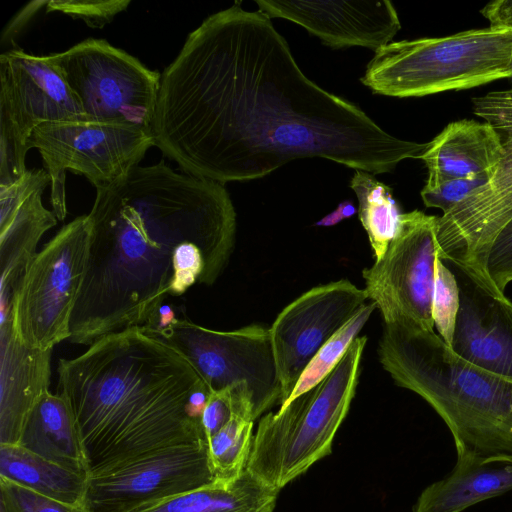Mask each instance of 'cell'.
<instances>
[{"mask_svg":"<svg viewBox=\"0 0 512 512\" xmlns=\"http://www.w3.org/2000/svg\"><path fill=\"white\" fill-rule=\"evenodd\" d=\"M151 130L185 173L223 184L312 157L376 175L428 147L310 80L271 19L239 3L208 16L161 73Z\"/></svg>","mask_w":512,"mask_h":512,"instance_id":"obj_1","label":"cell"},{"mask_svg":"<svg viewBox=\"0 0 512 512\" xmlns=\"http://www.w3.org/2000/svg\"><path fill=\"white\" fill-rule=\"evenodd\" d=\"M87 269L69 341L144 326L167 296L212 285L235 243L236 212L223 183L177 173L161 160L96 189Z\"/></svg>","mask_w":512,"mask_h":512,"instance_id":"obj_2","label":"cell"},{"mask_svg":"<svg viewBox=\"0 0 512 512\" xmlns=\"http://www.w3.org/2000/svg\"><path fill=\"white\" fill-rule=\"evenodd\" d=\"M57 393L68 402L89 476L148 453L204 441L211 391L191 363L145 326L106 335L58 361Z\"/></svg>","mask_w":512,"mask_h":512,"instance_id":"obj_3","label":"cell"},{"mask_svg":"<svg viewBox=\"0 0 512 512\" xmlns=\"http://www.w3.org/2000/svg\"><path fill=\"white\" fill-rule=\"evenodd\" d=\"M382 316L381 365L443 419L457 458L512 459V381L465 361L403 315Z\"/></svg>","mask_w":512,"mask_h":512,"instance_id":"obj_4","label":"cell"},{"mask_svg":"<svg viewBox=\"0 0 512 512\" xmlns=\"http://www.w3.org/2000/svg\"><path fill=\"white\" fill-rule=\"evenodd\" d=\"M367 338L357 337L318 385L260 419L246 469L280 491L328 456L358 384Z\"/></svg>","mask_w":512,"mask_h":512,"instance_id":"obj_5","label":"cell"},{"mask_svg":"<svg viewBox=\"0 0 512 512\" xmlns=\"http://www.w3.org/2000/svg\"><path fill=\"white\" fill-rule=\"evenodd\" d=\"M512 30L484 28L392 41L375 52L361 82L374 93L422 97L512 77Z\"/></svg>","mask_w":512,"mask_h":512,"instance_id":"obj_6","label":"cell"},{"mask_svg":"<svg viewBox=\"0 0 512 512\" xmlns=\"http://www.w3.org/2000/svg\"><path fill=\"white\" fill-rule=\"evenodd\" d=\"M90 240L91 221L88 215L78 216L37 252L18 282L11 308L12 327L28 348L52 350L69 339Z\"/></svg>","mask_w":512,"mask_h":512,"instance_id":"obj_7","label":"cell"},{"mask_svg":"<svg viewBox=\"0 0 512 512\" xmlns=\"http://www.w3.org/2000/svg\"><path fill=\"white\" fill-rule=\"evenodd\" d=\"M473 112L500 134L503 154L488 181L437 218L438 258L486 290L487 252L512 219V89L472 98Z\"/></svg>","mask_w":512,"mask_h":512,"instance_id":"obj_8","label":"cell"},{"mask_svg":"<svg viewBox=\"0 0 512 512\" xmlns=\"http://www.w3.org/2000/svg\"><path fill=\"white\" fill-rule=\"evenodd\" d=\"M89 121L151 130L161 73L104 39L88 38L45 55Z\"/></svg>","mask_w":512,"mask_h":512,"instance_id":"obj_9","label":"cell"},{"mask_svg":"<svg viewBox=\"0 0 512 512\" xmlns=\"http://www.w3.org/2000/svg\"><path fill=\"white\" fill-rule=\"evenodd\" d=\"M152 146L150 130L89 120L43 123L29 140L51 178L52 211L60 221L67 215V171L84 176L96 189L108 188L138 166Z\"/></svg>","mask_w":512,"mask_h":512,"instance_id":"obj_10","label":"cell"},{"mask_svg":"<svg viewBox=\"0 0 512 512\" xmlns=\"http://www.w3.org/2000/svg\"><path fill=\"white\" fill-rule=\"evenodd\" d=\"M83 120L80 103L46 56L20 48L0 55V185L27 171L29 140L39 125Z\"/></svg>","mask_w":512,"mask_h":512,"instance_id":"obj_11","label":"cell"},{"mask_svg":"<svg viewBox=\"0 0 512 512\" xmlns=\"http://www.w3.org/2000/svg\"><path fill=\"white\" fill-rule=\"evenodd\" d=\"M153 331L191 363L211 392L247 383L254 420L281 401L270 328L252 324L217 331L176 317Z\"/></svg>","mask_w":512,"mask_h":512,"instance_id":"obj_12","label":"cell"},{"mask_svg":"<svg viewBox=\"0 0 512 512\" xmlns=\"http://www.w3.org/2000/svg\"><path fill=\"white\" fill-rule=\"evenodd\" d=\"M437 216L401 213L394 237L381 259L362 271L368 299L381 313L396 312L422 329L434 331L432 301Z\"/></svg>","mask_w":512,"mask_h":512,"instance_id":"obj_13","label":"cell"},{"mask_svg":"<svg viewBox=\"0 0 512 512\" xmlns=\"http://www.w3.org/2000/svg\"><path fill=\"white\" fill-rule=\"evenodd\" d=\"M213 481L206 442L180 444L89 476L86 505L91 512H137Z\"/></svg>","mask_w":512,"mask_h":512,"instance_id":"obj_14","label":"cell"},{"mask_svg":"<svg viewBox=\"0 0 512 512\" xmlns=\"http://www.w3.org/2000/svg\"><path fill=\"white\" fill-rule=\"evenodd\" d=\"M367 299L365 289L341 279L306 291L279 313L270 334L282 389L280 406L316 353Z\"/></svg>","mask_w":512,"mask_h":512,"instance_id":"obj_15","label":"cell"},{"mask_svg":"<svg viewBox=\"0 0 512 512\" xmlns=\"http://www.w3.org/2000/svg\"><path fill=\"white\" fill-rule=\"evenodd\" d=\"M51 185L45 169L27 170L17 180L0 185V323L11 319L17 284L37 254L46 231L57 217L42 202Z\"/></svg>","mask_w":512,"mask_h":512,"instance_id":"obj_16","label":"cell"},{"mask_svg":"<svg viewBox=\"0 0 512 512\" xmlns=\"http://www.w3.org/2000/svg\"><path fill=\"white\" fill-rule=\"evenodd\" d=\"M259 11L287 19L332 48L361 46L377 52L401 28L390 1L256 0Z\"/></svg>","mask_w":512,"mask_h":512,"instance_id":"obj_17","label":"cell"},{"mask_svg":"<svg viewBox=\"0 0 512 512\" xmlns=\"http://www.w3.org/2000/svg\"><path fill=\"white\" fill-rule=\"evenodd\" d=\"M449 266L460 298L450 348L465 361L512 381V302Z\"/></svg>","mask_w":512,"mask_h":512,"instance_id":"obj_18","label":"cell"},{"mask_svg":"<svg viewBox=\"0 0 512 512\" xmlns=\"http://www.w3.org/2000/svg\"><path fill=\"white\" fill-rule=\"evenodd\" d=\"M51 352L22 344L12 321L0 324V444H18L29 412L49 390Z\"/></svg>","mask_w":512,"mask_h":512,"instance_id":"obj_19","label":"cell"},{"mask_svg":"<svg viewBox=\"0 0 512 512\" xmlns=\"http://www.w3.org/2000/svg\"><path fill=\"white\" fill-rule=\"evenodd\" d=\"M502 154L501 136L489 123L451 122L428 143L420 158L428 168L425 187L435 188L452 179L490 177Z\"/></svg>","mask_w":512,"mask_h":512,"instance_id":"obj_20","label":"cell"},{"mask_svg":"<svg viewBox=\"0 0 512 512\" xmlns=\"http://www.w3.org/2000/svg\"><path fill=\"white\" fill-rule=\"evenodd\" d=\"M17 445L89 476V463L74 414L58 393L46 390L41 394L26 418Z\"/></svg>","mask_w":512,"mask_h":512,"instance_id":"obj_21","label":"cell"},{"mask_svg":"<svg viewBox=\"0 0 512 512\" xmlns=\"http://www.w3.org/2000/svg\"><path fill=\"white\" fill-rule=\"evenodd\" d=\"M512 490V459L457 458L449 475L427 486L413 512H461Z\"/></svg>","mask_w":512,"mask_h":512,"instance_id":"obj_22","label":"cell"},{"mask_svg":"<svg viewBox=\"0 0 512 512\" xmlns=\"http://www.w3.org/2000/svg\"><path fill=\"white\" fill-rule=\"evenodd\" d=\"M278 493L246 469L232 481L215 480L137 512H274Z\"/></svg>","mask_w":512,"mask_h":512,"instance_id":"obj_23","label":"cell"},{"mask_svg":"<svg viewBox=\"0 0 512 512\" xmlns=\"http://www.w3.org/2000/svg\"><path fill=\"white\" fill-rule=\"evenodd\" d=\"M0 478L61 502L86 504L88 475L47 461L17 444H0Z\"/></svg>","mask_w":512,"mask_h":512,"instance_id":"obj_24","label":"cell"},{"mask_svg":"<svg viewBox=\"0 0 512 512\" xmlns=\"http://www.w3.org/2000/svg\"><path fill=\"white\" fill-rule=\"evenodd\" d=\"M229 388L233 414L230 420L205 441L214 479L229 482L247 467L253 441L251 394L245 382Z\"/></svg>","mask_w":512,"mask_h":512,"instance_id":"obj_25","label":"cell"},{"mask_svg":"<svg viewBox=\"0 0 512 512\" xmlns=\"http://www.w3.org/2000/svg\"><path fill=\"white\" fill-rule=\"evenodd\" d=\"M350 188L357 196L359 219L367 232L375 260H379L394 237L401 214L392 190L373 174L361 170H356Z\"/></svg>","mask_w":512,"mask_h":512,"instance_id":"obj_26","label":"cell"},{"mask_svg":"<svg viewBox=\"0 0 512 512\" xmlns=\"http://www.w3.org/2000/svg\"><path fill=\"white\" fill-rule=\"evenodd\" d=\"M377 304L372 301L364 304L357 313L334 334L309 362L288 400L280 408L289 404L301 394L311 390L327 377L338 365L351 343L368 321Z\"/></svg>","mask_w":512,"mask_h":512,"instance_id":"obj_27","label":"cell"},{"mask_svg":"<svg viewBox=\"0 0 512 512\" xmlns=\"http://www.w3.org/2000/svg\"><path fill=\"white\" fill-rule=\"evenodd\" d=\"M460 305L459 288L451 269L439 258L435 261L432 301L434 325L443 341L451 347Z\"/></svg>","mask_w":512,"mask_h":512,"instance_id":"obj_28","label":"cell"},{"mask_svg":"<svg viewBox=\"0 0 512 512\" xmlns=\"http://www.w3.org/2000/svg\"><path fill=\"white\" fill-rule=\"evenodd\" d=\"M1 512H91L86 504L61 502L0 478Z\"/></svg>","mask_w":512,"mask_h":512,"instance_id":"obj_29","label":"cell"},{"mask_svg":"<svg viewBox=\"0 0 512 512\" xmlns=\"http://www.w3.org/2000/svg\"><path fill=\"white\" fill-rule=\"evenodd\" d=\"M484 276L489 292L505 296V289L512 281V219L498 233L487 252Z\"/></svg>","mask_w":512,"mask_h":512,"instance_id":"obj_30","label":"cell"},{"mask_svg":"<svg viewBox=\"0 0 512 512\" xmlns=\"http://www.w3.org/2000/svg\"><path fill=\"white\" fill-rule=\"evenodd\" d=\"M130 3V0H50L46 12H61L82 19L91 28H102Z\"/></svg>","mask_w":512,"mask_h":512,"instance_id":"obj_31","label":"cell"},{"mask_svg":"<svg viewBox=\"0 0 512 512\" xmlns=\"http://www.w3.org/2000/svg\"><path fill=\"white\" fill-rule=\"evenodd\" d=\"M488 179L489 175H480L471 178L452 179L435 188L424 186L421 190V197L426 207L439 208L445 214L478 187L484 185Z\"/></svg>","mask_w":512,"mask_h":512,"instance_id":"obj_32","label":"cell"},{"mask_svg":"<svg viewBox=\"0 0 512 512\" xmlns=\"http://www.w3.org/2000/svg\"><path fill=\"white\" fill-rule=\"evenodd\" d=\"M481 13L490 22V27L512 30V0L492 1L481 10ZM510 79L512 81V77Z\"/></svg>","mask_w":512,"mask_h":512,"instance_id":"obj_33","label":"cell"},{"mask_svg":"<svg viewBox=\"0 0 512 512\" xmlns=\"http://www.w3.org/2000/svg\"><path fill=\"white\" fill-rule=\"evenodd\" d=\"M48 1H32L23 7L15 17L8 23L4 29L1 42H9L17 36L24 27L30 22L33 16L44 6H47Z\"/></svg>","mask_w":512,"mask_h":512,"instance_id":"obj_34","label":"cell"},{"mask_svg":"<svg viewBox=\"0 0 512 512\" xmlns=\"http://www.w3.org/2000/svg\"><path fill=\"white\" fill-rule=\"evenodd\" d=\"M356 212V208L351 201H344L338 205L335 211L321 219L317 225L330 226L338 223L344 218L351 217Z\"/></svg>","mask_w":512,"mask_h":512,"instance_id":"obj_35","label":"cell"}]
</instances>
